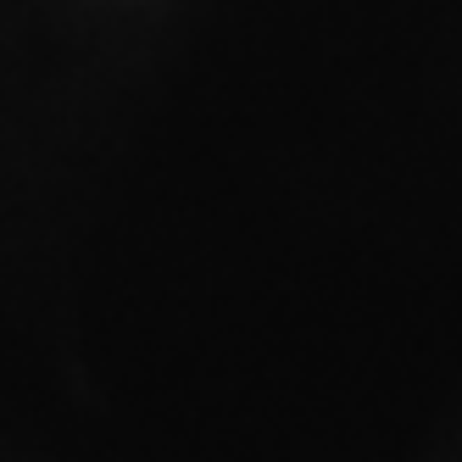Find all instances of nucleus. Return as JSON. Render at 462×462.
I'll use <instances>...</instances> for the list:
<instances>
[]
</instances>
